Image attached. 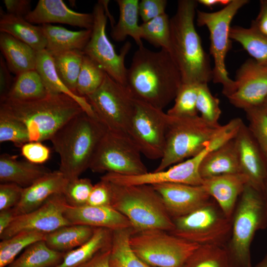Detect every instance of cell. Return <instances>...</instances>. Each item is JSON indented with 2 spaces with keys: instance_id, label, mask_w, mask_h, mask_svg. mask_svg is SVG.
Segmentation results:
<instances>
[{
  "instance_id": "obj_1",
  "label": "cell",
  "mask_w": 267,
  "mask_h": 267,
  "mask_svg": "<svg viewBox=\"0 0 267 267\" xmlns=\"http://www.w3.org/2000/svg\"><path fill=\"white\" fill-rule=\"evenodd\" d=\"M182 84L176 62L165 49L138 47L127 68L126 87L133 97L160 109L175 99Z\"/></svg>"
},
{
  "instance_id": "obj_2",
  "label": "cell",
  "mask_w": 267,
  "mask_h": 267,
  "mask_svg": "<svg viewBox=\"0 0 267 267\" xmlns=\"http://www.w3.org/2000/svg\"><path fill=\"white\" fill-rule=\"evenodd\" d=\"M197 3L194 0H178L176 12L170 18L169 52L183 84H208L213 79L209 55L194 25Z\"/></svg>"
},
{
  "instance_id": "obj_3",
  "label": "cell",
  "mask_w": 267,
  "mask_h": 267,
  "mask_svg": "<svg viewBox=\"0 0 267 267\" xmlns=\"http://www.w3.org/2000/svg\"><path fill=\"white\" fill-rule=\"evenodd\" d=\"M96 116L85 112L77 115L51 137L60 158L59 170L69 181L79 178L89 165L94 152L107 132Z\"/></svg>"
},
{
  "instance_id": "obj_4",
  "label": "cell",
  "mask_w": 267,
  "mask_h": 267,
  "mask_svg": "<svg viewBox=\"0 0 267 267\" xmlns=\"http://www.w3.org/2000/svg\"><path fill=\"white\" fill-rule=\"evenodd\" d=\"M2 110L26 127L29 141L50 140L53 135L72 118L84 112L73 98L64 94H48L36 100L0 102Z\"/></svg>"
},
{
  "instance_id": "obj_5",
  "label": "cell",
  "mask_w": 267,
  "mask_h": 267,
  "mask_svg": "<svg viewBox=\"0 0 267 267\" xmlns=\"http://www.w3.org/2000/svg\"><path fill=\"white\" fill-rule=\"evenodd\" d=\"M109 182L112 192L111 206L129 220L135 232L154 229L171 232L174 229L173 220L152 185Z\"/></svg>"
},
{
  "instance_id": "obj_6",
  "label": "cell",
  "mask_w": 267,
  "mask_h": 267,
  "mask_svg": "<svg viewBox=\"0 0 267 267\" xmlns=\"http://www.w3.org/2000/svg\"><path fill=\"white\" fill-rule=\"evenodd\" d=\"M267 227V207L262 192L247 183L231 217L229 239L224 247L232 267H252L251 246L256 232Z\"/></svg>"
},
{
  "instance_id": "obj_7",
  "label": "cell",
  "mask_w": 267,
  "mask_h": 267,
  "mask_svg": "<svg viewBox=\"0 0 267 267\" xmlns=\"http://www.w3.org/2000/svg\"><path fill=\"white\" fill-rule=\"evenodd\" d=\"M222 127V125L210 123L199 115L176 117L168 115L164 152L154 171L165 170L196 155L205 148Z\"/></svg>"
},
{
  "instance_id": "obj_8",
  "label": "cell",
  "mask_w": 267,
  "mask_h": 267,
  "mask_svg": "<svg viewBox=\"0 0 267 267\" xmlns=\"http://www.w3.org/2000/svg\"><path fill=\"white\" fill-rule=\"evenodd\" d=\"M248 2L247 0H231L216 12L196 11L197 25L206 26L210 33V52L214 62L212 81L222 84V93L226 97L236 89V83L228 76L225 65L226 56L231 46L230 24L239 10Z\"/></svg>"
},
{
  "instance_id": "obj_9",
  "label": "cell",
  "mask_w": 267,
  "mask_h": 267,
  "mask_svg": "<svg viewBox=\"0 0 267 267\" xmlns=\"http://www.w3.org/2000/svg\"><path fill=\"white\" fill-rule=\"evenodd\" d=\"M173 220L174 228L169 232L199 245L224 247L230 236L231 219L223 213L214 200Z\"/></svg>"
},
{
  "instance_id": "obj_10",
  "label": "cell",
  "mask_w": 267,
  "mask_h": 267,
  "mask_svg": "<svg viewBox=\"0 0 267 267\" xmlns=\"http://www.w3.org/2000/svg\"><path fill=\"white\" fill-rule=\"evenodd\" d=\"M131 246L152 267H182L199 245L159 229L134 232Z\"/></svg>"
},
{
  "instance_id": "obj_11",
  "label": "cell",
  "mask_w": 267,
  "mask_h": 267,
  "mask_svg": "<svg viewBox=\"0 0 267 267\" xmlns=\"http://www.w3.org/2000/svg\"><path fill=\"white\" fill-rule=\"evenodd\" d=\"M86 98L108 131L129 136L135 99L126 86L106 73L99 88Z\"/></svg>"
},
{
  "instance_id": "obj_12",
  "label": "cell",
  "mask_w": 267,
  "mask_h": 267,
  "mask_svg": "<svg viewBox=\"0 0 267 267\" xmlns=\"http://www.w3.org/2000/svg\"><path fill=\"white\" fill-rule=\"evenodd\" d=\"M141 154L129 136L107 130L94 152L89 169L99 173L143 174L148 172Z\"/></svg>"
},
{
  "instance_id": "obj_13",
  "label": "cell",
  "mask_w": 267,
  "mask_h": 267,
  "mask_svg": "<svg viewBox=\"0 0 267 267\" xmlns=\"http://www.w3.org/2000/svg\"><path fill=\"white\" fill-rule=\"evenodd\" d=\"M93 25L89 41L83 50L84 54L97 63L110 77L126 86L127 68L125 58L131 47L127 42L117 53L107 36L108 15L101 0L93 6Z\"/></svg>"
},
{
  "instance_id": "obj_14",
  "label": "cell",
  "mask_w": 267,
  "mask_h": 267,
  "mask_svg": "<svg viewBox=\"0 0 267 267\" xmlns=\"http://www.w3.org/2000/svg\"><path fill=\"white\" fill-rule=\"evenodd\" d=\"M167 122L168 115L162 109L135 99L129 136L141 154L148 159L162 158L165 147Z\"/></svg>"
},
{
  "instance_id": "obj_15",
  "label": "cell",
  "mask_w": 267,
  "mask_h": 267,
  "mask_svg": "<svg viewBox=\"0 0 267 267\" xmlns=\"http://www.w3.org/2000/svg\"><path fill=\"white\" fill-rule=\"evenodd\" d=\"M213 150L211 146L196 155L175 164L165 170L134 176L106 173L100 179L120 185H154L164 183H178L201 185L203 179L199 174L200 166L205 157Z\"/></svg>"
},
{
  "instance_id": "obj_16",
  "label": "cell",
  "mask_w": 267,
  "mask_h": 267,
  "mask_svg": "<svg viewBox=\"0 0 267 267\" xmlns=\"http://www.w3.org/2000/svg\"><path fill=\"white\" fill-rule=\"evenodd\" d=\"M67 205L63 193L51 196L38 208L17 216L0 235V239H7L22 231H33L48 234L60 227L71 225L64 216Z\"/></svg>"
},
{
  "instance_id": "obj_17",
  "label": "cell",
  "mask_w": 267,
  "mask_h": 267,
  "mask_svg": "<svg viewBox=\"0 0 267 267\" xmlns=\"http://www.w3.org/2000/svg\"><path fill=\"white\" fill-rule=\"evenodd\" d=\"M234 91L227 97L229 102L244 111L262 106L267 98V66L253 58L237 70Z\"/></svg>"
},
{
  "instance_id": "obj_18",
  "label": "cell",
  "mask_w": 267,
  "mask_h": 267,
  "mask_svg": "<svg viewBox=\"0 0 267 267\" xmlns=\"http://www.w3.org/2000/svg\"><path fill=\"white\" fill-rule=\"evenodd\" d=\"M241 173L248 184L262 192L267 175V160L248 126L244 123L234 137Z\"/></svg>"
},
{
  "instance_id": "obj_19",
  "label": "cell",
  "mask_w": 267,
  "mask_h": 267,
  "mask_svg": "<svg viewBox=\"0 0 267 267\" xmlns=\"http://www.w3.org/2000/svg\"><path fill=\"white\" fill-rule=\"evenodd\" d=\"M151 185L161 197L173 219L191 213L211 199L202 185L164 183Z\"/></svg>"
},
{
  "instance_id": "obj_20",
  "label": "cell",
  "mask_w": 267,
  "mask_h": 267,
  "mask_svg": "<svg viewBox=\"0 0 267 267\" xmlns=\"http://www.w3.org/2000/svg\"><path fill=\"white\" fill-rule=\"evenodd\" d=\"M64 216L70 224H80L94 228L115 230L132 227L129 220L111 206H80L67 205Z\"/></svg>"
},
{
  "instance_id": "obj_21",
  "label": "cell",
  "mask_w": 267,
  "mask_h": 267,
  "mask_svg": "<svg viewBox=\"0 0 267 267\" xmlns=\"http://www.w3.org/2000/svg\"><path fill=\"white\" fill-rule=\"evenodd\" d=\"M24 18L32 24L61 23L91 29L92 13H80L69 8L62 0H40Z\"/></svg>"
},
{
  "instance_id": "obj_22",
  "label": "cell",
  "mask_w": 267,
  "mask_h": 267,
  "mask_svg": "<svg viewBox=\"0 0 267 267\" xmlns=\"http://www.w3.org/2000/svg\"><path fill=\"white\" fill-rule=\"evenodd\" d=\"M68 182L58 170L50 172L24 188L20 202L13 208L16 216L38 208L54 194L64 193Z\"/></svg>"
},
{
  "instance_id": "obj_23",
  "label": "cell",
  "mask_w": 267,
  "mask_h": 267,
  "mask_svg": "<svg viewBox=\"0 0 267 267\" xmlns=\"http://www.w3.org/2000/svg\"><path fill=\"white\" fill-rule=\"evenodd\" d=\"M247 183L246 177L238 173L203 179L202 185L223 213L231 219L238 200Z\"/></svg>"
},
{
  "instance_id": "obj_24",
  "label": "cell",
  "mask_w": 267,
  "mask_h": 267,
  "mask_svg": "<svg viewBox=\"0 0 267 267\" xmlns=\"http://www.w3.org/2000/svg\"><path fill=\"white\" fill-rule=\"evenodd\" d=\"M51 172L42 165L20 160L8 154L0 156V183H15L24 188Z\"/></svg>"
},
{
  "instance_id": "obj_25",
  "label": "cell",
  "mask_w": 267,
  "mask_h": 267,
  "mask_svg": "<svg viewBox=\"0 0 267 267\" xmlns=\"http://www.w3.org/2000/svg\"><path fill=\"white\" fill-rule=\"evenodd\" d=\"M199 171L203 179L222 175L241 173L234 138L208 153Z\"/></svg>"
},
{
  "instance_id": "obj_26",
  "label": "cell",
  "mask_w": 267,
  "mask_h": 267,
  "mask_svg": "<svg viewBox=\"0 0 267 267\" xmlns=\"http://www.w3.org/2000/svg\"><path fill=\"white\" fill-rule=\"evenodd\" d=\"M36 70L49 94H66L75 100L88 115L95 116L87 99L74 93L60 79L55 70L53 57L45 49L37 52Z\"/></svg>"
},
{
  "instance_id": "obj_27",
  "label": "cell",
  "mask_w": 267,
  "mask_h": 267,
  "mask_svg": "<svg viewBox=\"0 0 267 267\" xmlns=\"http://www.w3.org/2000/svg\"><path fill=\"white\" fill-rule=\"evenodd\" d=\"M0 49L8 68L15 75L36 69L37 52L26 44L0 32Z\"/></svg>"
},
{
  "instance_id": "obj_28",
  "label": "cell",
  "mask_w": 267,
  "mask_h": 267,
  "mask_svg": "<svg viewBox=\"0 0 267 267\" xmlns=\"http://www.w3.org/2000/svg\"><path fill=\"white\" fill-rule=\"evenodd\" d=\"M41 28L47 42L45 50L52 55L70 50L83 51L91 34V29L73 31L51 24L42 25Z\"/></svg>"
},
{
  "instance_id": "obj_29",
  "label": "cell",
  "mask_w": 267,
  "mask_h": 267,
  "mask_svg": "<svg viewBox=\"0 0 267 267\" xmlns=\"http://www.w3.org/2000/svg\"><path fill=\"white\" fill-rule=\"evenodd\" d=\"M0 31L30 46L37 52L45 49L46 39L41 26H36L24 17L4 13L0 14Z\"/></svg>"
},
{
  "instance_id": "obj_30",
  "label": "cell",
  "mask_w": 267,
  "mask_h": 267,
  "mask_svg": "<svg viewBox=\"0 0 267 267\" xmlns=\"http://www.w3.org/2000/svg\"><path fill=\"white\" fill-rule=\"evenodd\" d=\"M112 233L107 228H95L89 241L65 253L61 263L54 267H82L99 252L110 247Z\"/></svg>"
},
{
  "instance_id": "obj_31",
  "label": "cell",
  "mask_w": 267,
  "mask_h": 267,
  "mask_svg": "<svg viewBox=\"0 0 267 267\" xmlns=\"http://www.w3.org/2000/svg\"><path fill=\"white\" fill-rule=\"evenodd\" d=\"M119 8V17L117 23L112 26L111 36L120 42L130 36L138 47L143 46L141 37L140 25L138 23V0H117Z\"/></svg>"
},
{
  "instance_id": "obj_32",
  "label": "cell",
  "mask_w": 267,
  "mask_h": 267,
  "mask_svg": "<svg viewBox=\"0 0 267 267\" xmlns=\"http://www.w3.org/2000/svg\"><path fill=\"white\" fill-rule=\"evenodd\" d=\"M134 232L133 227L112 231L109 259L110 267H152L133 250L130 240Z\"/></svg>"
},
{
  "instance_id": "obj_33",
  "label": "cell",
  "mask_w": 267,
  "mask_h": 267,
  "mask_svg": "<svg viewBox=\"0 0 267 267\" xmlns=\"http://www.w3.org/2000/svg\"><path fill=\"white\" fill-rule=\"evenodd\" d=\"M95 228L84 225L64 226L46 234L44 241L51 249L66 253L89 241Z\"/></svg>"
},
{
  "instance_id": "obj_34",
  "label": "cell",
  "mask_w": 267,
  "mask_h": 267,
  "mask_svg": "<svg viewBox=\"0 0 267 267\" xmlns=\"http://www.w3.org/2000/svg\"><path fill=\"white\" fill-rule=\"evenodd\" d=\"M65 253L50 248L44 240L27 248L6 267H54L62 262Z\"/></svg>"
},
{
  "instance_id": "obj_35",
  "label": "cell",
  "mask_w": 267,
  "mask_h": 267,
  "mask_svg": "<svg viewBox=\"0 0 267 267\" xmlns=\"http://www.w3.org/2000/svg\"><path fill=\"white\" fill-rule=\"evenodd\" d=\"M229 37L239 43L252 58L267 66V35L251 24L249 28L231 27Z\"/></svg>"
},
{
  "instance_id": "obj_36",
  "label": "cell",
  "mask_w": 267,
  "mask_h": 267,
  "mask_svg": "<svg viewBox=\"0 0 267 267\" xmlns=\"http://www.w3.org/2000/svg\"><path fill=\"white\" fill-rule=\"evenodd\" d=\"M48 94L40 74L35 69L16 75L6 99L32 100L43 98Z\"/></svg>"
},
{
  "instance_id": "obj_37",
  "label": "cell",
  "mask_w": 267,
  "mask_h": 267,
  "mask_svg": "<svg viewBox=\"0 0 267 267\" xmlns=\"http://www.w3.org/2000/svg\"><path fill=\"white\" fill-rule=\"evenodd\" d=\"M84 55L83 51L79 50L62 52L52 55L59 77L68 89L77 94V81Z\"/></svg>"
},
{
  "instance_id": "obj_38",
  "label": "cell",
  "mask_w": 267,
  "mask_h": 267,
  "mask_svg": "<svg viewBox=\"0 0 267 267\" xmlns=\"http://www.w3.org/2000/svg\"><path fill=\"white\" fill-rule=\"evenodd\" d=\"M47 234L37 231H22L0 242V267H6L17 255L31 244L44 240Z\"/></svg>"
},
{
  "instance_id": "obj_39",
  "label": "cell",
  "mask_w": 267,
  "mask_h": 267,
  "mask_svg": "<svg viewBox=\"0 0 267 267\" xmlns=\"http://www.w3.org/2000/svg\"><path fill=\"white\" fill-rule=\"evenodd\" d=\"M182 267H232L224 247L200 245Z\"/></svg>"
},
{
  "instance_id": "obj_40",
  "label": "cell",
  "mask_w": 267,
  "mask_h": 267,
  "mask_svg": "<svg viewBox=\"0 0 267 267\" xmlns=\"http://www.w3.org/2000/svg\"><path fill=\"white\" fill-rule=\"evenodd\" d=\"M106 74L97 63L84 54L77 81V94L86 97L94 92L103 83Z\"/></svg>"
},
{
  "instance_id": "obj_41",
  "label": "cell",
  "mask_w": 267,
  "mask_h": 267,
  "mask_svg": "<svg viewBox=\"0 0 267 267\" xmlns=\"http://www.w3.org/2000/svg\"><path fill=\"white\" fill-rule=\"evenodd\" d=\"M141 37L156 47L169 52L170 18L164 13L140 25Z\"/></svg>"
},
{
  "instance_id": "obj_42",
  "label": "cell",
  "mask_w": 267,
  "mask_h": 267,
  "mask_svg": "<svg viewBox=\"0 0 267 267\" xmlns=\"http://www.w3.org/2000/svg\"><path fill=\"white\" fill-rule=\"evenodd\" d=\"M198 84H182L174 99V105L167 114L176 117L198 115L196 108Z\"/></svg>"
},
{
  "instance_id": "obj_43",
  "label": "cell",
  "mask_w": 267,
  "mask_h": 267,
  "mask_svg": "<svg viewBox=\"0 0 267 267\" xmlns=\"http://www.w3.org/2000/svg\"><path fill=\"white\" fill-rule=\"evenodd\" d=\"M11 142L21 147L29 142L27 129L20 121L0 110V142Z\"/></svg>"
},
{
  "instance_id": "obj_44",
  "label": "cell",
  "mask_w": 267,
  "mask_h": 267,
  "mask_svg": "<svg viewBox=\"0 0 267 267\" xmlns=\"http://www.w3.org/2000/svg\"><path fill=\"white\" fill-rule=\"evenodd\" d=\"M196 108L204 120L212 124H219L222 114L220 100L212 94L207 83L198 84Z\"/></svg>"
},
{
  "instance_id": "obj_45",
  "label": "cell",
  "mask_w": 267,
  "mask_h": 267,
  "mask_svg": "<svg viewBox=\"0 0 267 267\" xmlns=\"http://www.w3.org/2000/svg\"><path fill=\"white\" fill-rule=\"evenodd\" d=\"M248 128L267 160V113L262 107L245 111Z\"/></svg>"
},
{
  "instance_id": "obj_46",
  "label": "cell",
  "mask_w": 267,
  "mask_h": 267,
  "mask_svg": "<svg viewBox=\"0 0 267 267\" xmlns=\"http://www.w3.org/2000/svg\"><path fill=\"white\" fill-rule=\"evenodd\" d=\"M93 186L88 178L69 181L63 193L68 204L72 206L87 204Z\"/></svg>"
},
{
  "instance_id": "obj_47",
  "label": "cell",
  "mask_w": 267,
  "mask_h": 267,
  "mask_svg": "<svg viewBox=\"0 0 267 267\" xmlns=\"http://www.w3.org/2000/svg\"><path fill=\"white\" fill-rule=\"evenodd\" d=\"M21 154L26 160L32 163L42 165L50 157V149L39 141H29L21 147Z\"/></svg>"
},
{
  "instance_id": "obj_48",
  "label": "cell",
  "mask_w": 267,
  "mask_h": 267,
  "mask_svg": "<svg viewBox=\"0 0 267 267\" xmlns=\"http://www.w3.org/2000/svg\"><path fill=\"white\" fill-rule=\"evenodd\" d=\"M24 188L12 183L0 184V211L13 208L20 202Z\"/></svg>"
},
{
  "instance_id": "obj_49",
  "label": "cell",
  "mask_w": 267,
  "mask_h": 267,
  "mask_svg": "<svg viewBox=\"0 0 267 267\" xmlns=\"http://www.w3.org/2000/svg\"><path fill=\"white\" fill-rule=\"evenodd\" d=\"M112 192L109 182L100 179L93 185L87 204L95 206H111Z\"/></svg>"
},
{
  "instance_id": "obj_50",
  "label": "cell",
  "mask_w": 267,
  "mask_h": 267,
  "mask_svg": "<svg viewBox=\"0 0 267 267\" xmlns=\"http://www.w3.org/2000/svg\"><path fill=\"white\" fill-rule=\"evenodd\" d=\"M166 0H141L138 3V13L143 23L150 21L165 13Z\"/></svg>"
},
{
  "instance_id": "obj_51",
  "label": "cell",
  "mask_w": 267,
  "mask_h": 267,
  "mask_svg": "<svg viewBox=\"0 0 267 267\" xmlns=\"http://www.w3.org/2000/svg\"><path fill=\"white\" fill-rule=\"evenodd\" d=\"M4 59L0 57V102L4 100L12 85L14 79L11 76Z\"/></svg>"
},
{
  "instance_id": "obj_52",
  "label": "cell",
  "mask_w": 267,
  "mask_h": 267,
  "mask_svg": "<svg viewBox=\"0 0 267 267\" xmlns=\"http://www.w3.org/2000/svg\"><path fill=\"white\" fill-rule=\"evenodd\" d=\"M29 0H4L7 13L25 17L31 11Z\"/></svg>"
},
{
  "instance_id": "obj_53",
  "label": "cell",
  "mask_w": 267,
  "mask_h": 267,
  "mask_svg": "<svg viewBox=\"0 0 267 267\" xmlns=\"http://www.w3.org/2000/svg\"><path fill=\"white\" fill-rule=\"evenodd\" d=\"M251 24L262 33L267 35V0L260 1L259 14Z\"/></svg>"
},
{
  "instance_id": "obj_54",
  "label": "cell",
  "mask_w": 267,
  "mask_h": 267,
  "mask_svg": "<svg viewBox=\"0 0 267 267\" xmlns=\"http://www.w3.org/2000/svg\"><path fill=\"white\" fill-rule=\"evenodd\" d=\"M110 247L100 251L82 267H110Z\"/></svg>"
},
{
  "instance_id": "obj_55",
  "label": "cell",
  "mask_w": 267,
  "mask_h": 267,
  "mask_svg": "<svg viewBox=\"0 0 267 267\" xmlns=\"http://www.w3.org/2000/svg\"><path fill=\"white\" fill-rule=\"evenodd\" d=\"M16 217L13 208L0 211V235L9 227Z\"/></svg>"
},
{
  "instance_id": "obj_56",
  "label": "cell",
  "mask_w": 267,
  "mask_h": 267,
  "mask_svg": "<svg viewBox=\"0 0 267 267\" xmlns=\"http://www.w3.org/2000/svg\"><path fill=\"white\" fill-rule=\"evenodd\" d=\"M230 0H197V2L205 6L212 7L218 4L225 6L230 2Z\"/></svg>"
},
{
  "instance_id": "obj_57",
  "label": "cell",
  "mask_w": 267,
  "mask_h": 267,
  "mask_svg": "<svg viewBox=\"0 0 267 267\" xmlns=\"http://www.w3.org/2000/svg\"><path fill=\"white\" fill-rule=\"evenodd\" d=\"M262 193L267 207V175L264 182Z\"/></svg>"
},
{
  "instance_id": "obj_58",
  "label": "cell",
  "mask_w": 267,
  "mask_h": 267,
  "mask_svg": "<svg viewBox=\"0 0 267 267\" xmlns=\"http://www.w3.org/2000/svg\"><path fill=\"white\" fill-rule=\"evenodd\" d=\"M254 267H267V254Z\"/></svg>"
},
{
  "instance_id": "obj_59",
  "label": "cell",
  "mask_w": 267,
  "mask_h": 267,
  "mask_svg": "<svg viewBox=\"0 0 267 267\" xmlns=\"http://www.w3.org/2000/svg\"><path fill=\"white\" fill-rule=\"evenodd\" d=\"M262 107L264 109V110L267 113V98L265 100Z\"/></svg>"
}]
</instances>
